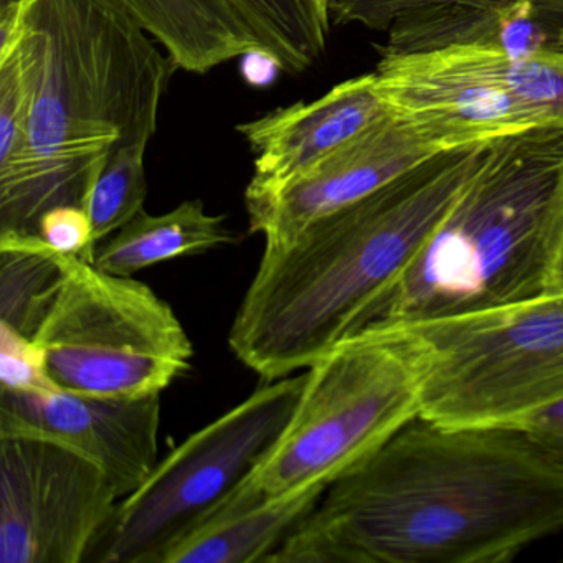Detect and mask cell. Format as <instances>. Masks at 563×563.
<instances>
[{"label": "cell", "instance_id": "obj_1", "mask_svg": "<svg viewBox=\"0 0 563 563\" xmlns=\"http://www.w3.org/2000/svg\"><path fill=\"white\" fill-rule=\"evenodd\" d=\"M563 530V470L520 427L418 417L344 476L268 563H506Z\"/></svg>", "mask_w": 563, "mask_h": 563}, {"label": "cell", "instance_id": "obj_2", "mask_svg": "<svg viewBox=\"0 0 563 563\" xmlns=\"http://www.w3.org/2000/svg\"><path fill=\"white\" fill-rule=\"evenodd\" d=\"M21 45L34 93L24 156L0 170V236L35 239L51 210L87 209L118 146L153 140L180 67L101 0H37Z\"/></svg>", "mask_w": 563, "mask_h": 563}, {"label": "cell", "instance_id": "obj_3", "mask_svg": "<svg viewBox=\"0 0 563 563\" xmlns=\"http://www.w3.org/2000/svg\"><path fill=\"white\" fill-rule=\"evenodd\" d=\"M486 144L434 154L292 239L265 245L230 329L235 357L273 382L308 371L352 334L446 216Z\"/></svg>", "mask_w": 563, "mask_h": 563}, {"label": "cell", "instance_id": "obj_4", "mask_svg": "<svg viewBox=\"0 0 563 563\" xmlns=\"http://www.w3.org/2000/svg\"><path fill=\"white\" fill-rule=\"evenodd\" d=\"M562 243L563 130L490 141L446 216L354 332L408 328L545 295Z\"/></svg>", "mask_w": 563, "mask_h": 563}, {"label": "cell", "instance_id": "obj_5", "mask_svg": "<svg viewBox=\"0 0 563 563\" xmlns=\"http://www.w3.org/2000/svg\"><path fill=\"white\" fill-rule=\"evenodd\" d=\"M420 415V371L407 332L361 329L312 362L285 433L250 483L265 497L329 486Z\"/></svg>", "mask_w": 563, "mask_h": 563}, {"label": "cell", "instance_id": "obj_6", "mask_svg": "<svg viewBox=\"0 0 563 563\" xmlns=\"http://www.w3.org/2000/svg\"><path fill=\"white\" fill-rule=\"evenodd\" d=\"M401 329L428 420L517 427L563 400V291Z\"/></svg>", "mask_w": 563, "mask_h": 563}, {"label": "cell", "instance_id": "obj_7", "mask_svg": "<svg viewBox=\"0 0 563 563\" xmlns=\"http://www.w3.org/2000/svg\"><path fill=\"white\" fill-rule=\"evenodd\" d=\"M62 275L32 341L55 387L104 397L163 394L192 367L174 309L146 283L57 253Z\"/></svg>", "mask_w": 563, "mask_h": 563}, {"label": "cell", "instance_id": "obj_8", "mask_svg": "<svg viewBox=\"0 0 563 563\" xmlns=\"http://www.w3.org/2000/svg\"><path fill=\"white\" fill-rule=\"evenodd\" d=\"M305 380L301 374L266 382L157 461L147 479L118 504L98 543V562L163 563L268 457L295 413Z\"/></svg>", "mask_w": 563, "mask_h": 563}, {"label": "cell", "instance_id": "obj_9", "mask_svg": "<svg viewBox=\"0 0 563 563\" xmlns=\"http://www.w3.org/2000/svg\"><path fill=\"white\" fill-rule=\"evenodd\" d=\"M378 93L431 150L563 130V38L533 57L486 45L380 57Z\"/></svg>", "mask_w": 563, "mask_h": 563}, {"label": "cell", "instance_id": "obj_10", "mask_svg": "<svg viewBox=\"0 0 563 563\" xmlns=\"http://www.w3.org/2000/svg\"><path fill=\"white\" fill-rule=\"evenodd\" d=\"M120 490L77 451L0 434V563H80L113 520Z\"/></svg>", "mask_w": 563, "mask_h": 563}, {"label": "cell", "instance_id": "obj_11", "mask_svg": "<svg viewBox=\"0 0 563 563\" xmlns=\"http://www.w3.org/2000/svg\"><path fill=\"white\" fill-rule=\"evenodd\" d=\"M161 395L104 397L58 387L0 388V434L64 444L100 466L126 497L159 461Z\"/></svg>", "mask_w": 563, "mask_h": 563}, {"label": "cell", "instance_id": "obj_12", "mask_svg": "<svg viewBox=\"0 0 563 563\" xmlns=\"http://www.w3.org/2000/svg\"><path fill=\"white\" fill-rule=\"evenodd\" d=\"M434 154L391 113L289 183L268 190L245 189L250 233L262 235L265 245L286 242Z\"/></svg>", "mask_w": 563, "mask_h": 563}, {"label": "cell", "instance_id": "obj_13", "mask_svg": "<svg viewBox=\"0 0 563 563\" xmlns=\"http://www.w3.org/2000/svg\"><path fill=\"white\" fill-rule=\"evenodd\" d=\"M390 114L375 75L367 74L335 85L318 100L299 101L240 124L236 131L255 154V174L246 189L268 190L289 183Z\"/></svg>", "mask_w": 563, "mask_h": 563}, {"label": "cell", "instance_id": "obj_14", "mask_svg": "<svg viewBox=\"0 0 563 563\" xmlns=\"http://www.w3.org/2000/svg\"><path fill=\"white\" fill-rule=\"evenodd\" d=\"M328 484L265 497L249 479L217 512L187 533L163 563H268L311 512Z\"/></svg>", "mask_w": 563, "mask_h": 563}, {"label": "cell", "instance_id": "obj_15", "mask_svg": "<svg viewBox=\"0 0 563 563\" xmlns=\"http://www.w3.org/2000/svg\"><path fill=\"white\" fill-rule=\"evenodd\" d=\"M146 31L180 70L206 75L262 52L229 0H101ZM263 54V52H262Z\"/></svg>", "mask_w": 563, "mask_h": 563}, {"label": "cell", "instance_id": "obj_16", "mask_svg": "<svg viewBox=\"0 0 563 563\" xmlns=\"http://www.w3.org/2000/svg\"><path fill=\"white\" fill-rule=\"evenodd\" d=\"M225 220L207 213L202 200H186L163 216L143 210L97 246L93 265L111 275L134 276L159 263L212 252L235 242Z\"/></svg>", "mask_w": 563, "mask_h": 563}, {"label": "cell", "instance_id": "obj_17", "mask_svg": "<svg viewBox=\"0 0 563 563\" xmlns=\"http://www.w3.org/2000/svg\"><path fill=\"white\" fill-rule=\"evenodd\" d=\"M60 275L57 252L41 239L0 236V324L34 339Z\"/></svg>", "mask_w": 563, "mask_h": 563}, {"label": "cell", "instance_id": "obj_18", "mask_svg": "<svg viewBox=\"0 0 563 563\" xmlns=\"http://www.w3.org/2000/svg\"><path fill=\"white\" fill-rule=\"evenodd\" d=\"M279 70L301 75L325 54L331 32L322 27L308 0H229Z\"/></svg>", "mask_w": 563, "mask_h": 563}, {"label": "cell", "instance_id": "obj_19", "mask_svg": "<svg viewBox=\"0 0 563 563\" xmlns=\"http://www.w3.org/2000/svg\"><path fill=\"white\" fill-rule=\"evenodd\" d=\"M150 140L118 146L98 174L87 203L95 245L143 212L147 199L146 151Z\"/></svg>", "mask_w": 563, "mask_h": 563}, {"label": "cell", "instance_id": "obj_20", "mask_svg": "<svg viewBox=\"0 0 563 563\" xmlns=\"http://www.w3.org/2000/svg\"><path fill=\"white\" fill-rule=\"evenodd\" d=\"M520 0H329L334 25H361L385 32L395 24L427 21L456 9H506Z\"/></svg>", "mask_w": 563, "mask_h": 563}, {"label": "cell", "instance_id": "obj_21", "mask_svg": "<svg viewBox=\"0 0 563 563\" xmlns=\"http://www.w3.org/2000/svg\"><path fill=\"white\" fill-rule=\"evenodd\" d=\"M55 387L45 371L41 349L32 339L0 324V388L38 390Z\"/></svg>", "mask_w": 563, "mask_h": 563}, {"label": "cell", "instance_id": "obj_22", "mask_svg": "<svg viewBox=\"0 0 563 563\" xmlns=\"http://www.w3.org/2000/svg\"><path fill=\"white\" fill-rule=\"evenodd\" d=\"M38 236L54 252L67 256H80L93 263V230L84 207H58L42 217Z\"/></svg>", "mask_w": 563, "mask_h": 563}, {"label": "cell", "instance_id": "obj_23", "mask_svg": "<svg viewBox=\"0 0 563 563\" xmlns=\"http://www.w3.org/2000/svg\"><path fill=\"white\" fill-rule=\"evenodd\" d=\"M563 470V400L517 424Z\"/></svg>", "mask_w": 563, "mask_h": 563}, {"label": "cell", "instance_id": "obj_24", "mask_svg": "<svg viewBox=\"0 0 563 563\" xmlns=\"http://www.w3.org/2000/svg\"><path fill=\"white\" fill-rule=\"evenodd\" d=\"M37 0H0V60L18 51L27 31V18Z\"/></svg>", "mask_w": 563, "mask_h": 563}, {"label": "cell", "instance_id": "obj_25", "mask_svg": "<svg viewBox=\"0 0 563 563\" xmlns=\"http://www.w3.org/2000/svg\"><path fill=\"white\" fill-rule=\"evenodd\" d=\"M309 8L314 12L318 21L321 22L325 31L331 32V18H329V0H308Z\"/></svg>", "mask_w": 563, "mask_h": 563}, {"label": "cell", "instance_id": "obj_26", "mask_svg": "<svg viewBox=\"0 0 563 563\" xmlns=\"http://www.w3.org/2000/svg\"><path fill=\"white\" fill-rule=\"evenodd\" d=\"M563 291V243L560 250L559 258H556L555 272H553L552 289L550 292Z\"/></svg>", "mask_w": 563, "mask_h": 563}]
</instances>
